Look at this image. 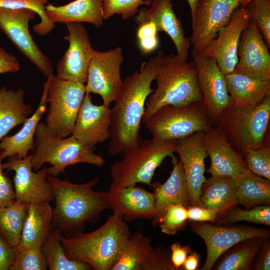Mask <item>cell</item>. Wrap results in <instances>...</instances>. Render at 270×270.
I'll return each instance as SVG.
<instances>
[{
	"label": "cell",
	"instance_id": "7dc6e473",
	"mask_svg": "<svg viewBox=\"0 0 270 270\" xmlns=\"http://www.w3.org/2000/svg\"><path fill=\"white\" fill-rule=\"evenodd\" d=\"M16 257L15 248L9 246L0 234V270H9Z\"/></svg>",
	"mask_w": 270,
	"mask_h": 270
},
{
	"label": "cell",
	"instance_id": "cb8c5ba5",
	"mask_svg": "<svg viewBox=\"0 0 270 270\" xmlns=\"http://www.w3.org/2000/svg\"><path fill=\"white\" fill-rule=\"evenodd\" d=\"M172 170L169 178L162 184H152L155 200V213L152 218L154 226L158 224L167 208L172 204H181L188 208L190 198L182 162L172 156Z\"/></svg>",
	"mask_w": 270,
	"mask_h": 270
},
{
	"label": "cell",
	"instance_id": "d4e9b609",
	"mask_svg": "<svg viewBox=\"0 0 270 270\" xmlns=\"http://www.w3.org/2000/svg\"><path fill=\"white\" fill-rule=\"evenodd\" d=\"M225 77L230 106L234 108H253L270 95V79L236 72Z\"/></svg>",
	"mask_w": 270,
	"mask_h": 270
},
{
	"label": "cell",
	"instance_id": "f5cc1de1",
	"mask_svg": "<svg viewBox=\"0 0 270 270\" xmlns=\"http://www.w3.org/2000/svg\"><path fill=\"white\" fill-rule=\"evenodd\" d=\"M190 10L191 14L194 12L197 0H186Z\"/></svg>",
	"mask_w": 270,
	"mask_h": 270
},
{
	"label": "cell",
	"instance_id": "f35d334b",
	"mask_svg": "<svg viewBox=\"0 0 270 270\" xmlns=\"http://www.w3.org/2000/svg\"><path fill=\"white\" fill-rule=\"evenodd\" d=\"M266 44L270 46V0H252L245 6Z\"/></svg>",
	"mask_w": 270,
	"mask_h": 270
},
{
	"label": "cell",
	"instance_id": "60d3db41",
	"mask_svg": "<svg viewBox=\"0 0 270 270\" xmlns=\"http://www.w3.org/2000/svg\"><path fill=\"white\" fill-rule=\"evenodd\" d=\"M41 248L16 250V259L9 270H48L46 260Z\"/></svg>",
	"mask_w": 270,
	"mask_h": 270
},
{
	"label": "cell",
	"instance_id": "11a10c76",
	"mask_svg": "<svg viewBox=\"0 0 270 270\" xmlns=\"http://www.w3.org/2000/svg\"><path fill=\"white\" fill-rule=\"evenodd\" d=\"M240 4V5L243 2L244 0H237Z\"/></svg>",
	"mask_w": 270,
	"mask_h": 270
},
{
	"label": "cell",
	"instance_id": "52a82bcc",
	"mask_svg": "<svg viewBox=\"0 0 270 270\" xmlns=\"http://www.w3.org/2000/svg\"><path fill=\"white\" fill-rule=\"evenodd\" d=\"M270 118V95L252 108L238 109L229 106L216 123L233 148L244 154L247 150L264 144Z\"/></svg>",
	"mask_w": 270,
	"mask_h": 270
},
{
	"label": "cell",
	"instance_id": "9a60e30c",
	"mask_svg": "<svg viewBox=\"0 0 270 270\" xmlns=\"http://www.w3.org/2000/svg\"><path fill=\"white\" fill-rule=\"evenodd\" d=\"M32 154L20 158L16 155L8 157L3 164L6 172L14 171L13 182L16 202L29 204L34 202H50L54 200L53 194L48 181L46 166L37 172L32 170Z\"/></svg>",
	"mask_w": 270,
	"mask_h": 270
},
{
	"label": "cell",
	"instance_id": "6da1fadb",
	"mask_svg": "<svg viewBox=\"0 0 270 270\" xmlns=\"http://www.w3.org/2000/svg\"><path fill=\"white\" fill-rule=\"evenodd\" d=\"M164 56L160 50L156 56L142 64L139 71L136 70L123 80L120 94L110 108L108 150L112 156L123 154L142 142L140 132L144 106L154 92L151 84Z\"/></svg>",
	"mask_w": 270,
	"mask_h": 270
},
{
	"label": "cell",
	"instance_id": "bcb514c9",
	"mask_svg": "<svg viewBox=\"0 0 270 270\" xmlns=\"http://www.w3.org/2000/svg\"><path fill=\"white\" fill-rule=\"evenodd\" d=\"M188 220L196 222H213L218 214L216 211L194 205L188 208Z\"/></svg>",
	"mask_w": 270,
	"mask_h": 270
},
{
	"label": "cell",
	"instance_id": "3957f363",
	"mask_svg": "<svg viewBox=\"0 0 270 270\" xmlns=\"http://www.w3.org/2000/svg\"><path fill=\"white\" fill-rule=\"evenodd\" d=\"M131 234L126 221L112 213L93 232L60 236L66 256L90 264L92 270H111Z\"/></svg>",
	"mask_w": 270,
	"mask_h": 270
},
{
	"label": "cell",
	"instance_id": "277c9868",
	"mask_svg": "<svg viewBox=\"0 0 270 270\" xmlns=\"http://www.w3.org/2000/svg\"><path fill=\"white\" fill-rule=\"evenodd\" d=\"M155 80L157 87L146 101L142 122L164 106L202 102L193 60H181L174 54L165 55Z\"/></svg>",
	"mask_w": 270,
	"mask_h": 270
},
{
	"label": "cell",
	"instance_id": "db71d44e",
	"mask_svg": "<svg viewBox=\"0 0 270 270\" xmlns=\"http://www.w3.org/2000/svg\"><path fill=\"white\" fill-rule=\"evenodd\" d=\"M252 0H244L240 6L245 7L246 4Z\"/></svg>",
	"mask_w": 270,
	"mask_h": 270
},
{
	"label": "cell",
	"instance_id": "f1b7e54d",
	"mask_svg": "<svg viewBox=\"0 0 270 270\" xmlns=\"http://www.w3.org/2000/svg\"><path fill=\"white\" fill-rule=\"evenodd\" d=\"M196 205L214 210L218 215L238 204L234 182L230 177L211 176L206 179Z\"/></svg>",
	"mask_w": 270,
	"mask_h": 270
},
{
	"label": "cell",
	"instance_id": "681fc988",
	"mask_svg": "<svg viewBox=\"0 0 270 270\" xmlns=\"http://www.w3.org/2000/svg\"><path fill=\"white\" fill-rule=\"evenodd\" d=\"M20 68L16 58L0 46V74L16 72Z\"/></svg>",
	"mask_w": 270,
	"mask_h": 270
},
{
	"label": "cell",
	"instance_id": "ee69618b",
	"mask_svg": "<svg viewBox=\"0 0 270 270\" xmlns=\"http://www.w3.org/2000/svg\"><path fill=\"white\" fill-rule=\"evenodd\" d=\"M171 252L162 246L152 247L144 270H176Z\"/></svg>",
	"mask_w": 270,
	"mask_h": 270
},
{
	"label": "cell",
	"instance_id": "1f68e13d",
	"mask_svg": "<svg viewBox=\"0 0 270 270\" xmlns=\"http://www.w3.org/2000/svg\"><path fill=\"white\" fill-rule=\"evenodd\" d=\"M268 237L256 236L236 244L223 254L215 269L217 270H248L258 252Z\"/></svg>",
	"mask_w": 270,
	"mask_h": 270
},
{
	"label": "cell",
	"instance_id": "f6af8a7d",
	"mask_svg": "<svg viewBox=\"0 0 270 270\" xmlns=\"http://www.w3.org/2000/svg\"><path fill=\"white\" fill-rule=\"evenodd\" d=\"M3 164L0 158V207H6L15 202L16 194L11 178L3 172Z\"/></svg>",
	"mask_w": 270,
	"mask_h": 270
},
{
	"label": "cell",
	"instance_id": "7402d4cb",
	"mask_svg": "<svg viewBox=\"0 0 270 270\" xmlns=\"http://www.w3.org/2000/svg\"><path fill=\"white\" fill-rule=\"evenodd\" d=\"M204 147L210 159L206 170L211 176L233 178L249 170L241 155L229 142L225 133L218 127L204 133Z\"/></svg>",
	"mask_w": 270,
	"mask_h": 270
},
{
	"label": "cell",
	"instance_id": "d6a6232c",
	"mask_svg": "<svg viewBox=\"0 0 270 270\" xmlns=\"http://www.w3.org/2000/svg\"><path fill=\"white\" fill-rule=\"evenodd\" d=\"M152 248L143 233L130 234L111 270H144Z\"/></svg>",
	"mask_w": 270,
	"mask_h": 270
},
{
	"label": "cell",
	"instance_id": "484cf974",
	"mask_svg": "<svg viewBox=\"0 0 270 270\" xmlns=\"http://www.w3.org/2000/svg\"><path fill=\"white\" fill-rule=\"evenodd\" d=\"M49 79L44 84L42 96L34 113L23 124L22 128L14 135L6 136L0 140V158L16 155L20 158L28 156L34 149V134L37 126L45 112L48 103Z\"/></svg>",
	"mask_w": 270,
	"mask_h": 270
},
{
	"label": "cell",
	"instance_id": "8d00e7d4",
	"mask_svg": "<svg viewBox=\"0 0 270 270\" xmlns=\"http://www.w3.org/2000/svg\"><path fill=\"white\" fill-rule=\"evenodd\" d=\"M238 222L270 226V207L268 204L260 205L248 210H242L235 206L228 212L222 220V224H232Z\"/></svg>",
	"mask_w": 270,
	"mask_h": 270
},
{
	"label": "cell",
	"instance_id": "8992f818",
	"mask_svg": "<svg viewBox=\"0 0 270 270\" xmlns=\"http://www.w3.org/2000/svg\"><path fill=\"white\" fill-rule=\"evenodd\" d=\"M177 140L147 139L124 152L122 160L110 168L112 182L109 189L136 186L138 183L150 186L156 169L166 157L174 155Z\"/></svg>",
	"mask_w": 270,
	"mask_h": 270
},
{
	"label": "cell",
	"instance_id": "ba28073f",
	"mask_svg": "<svg viewBox=\"0 0 270 270\" xmlns=\"http://www.w3.org/2000/svg\"><path fill=\"white\" fill-rule=\"evenodd\" d=\"M142 123L152 138L162 140H178L212 128L201 102L184 106H164Z\"/></svg>",
	"mask_w": 270,
	"mask_h": 270
},
{
	"label": "cell",
	"instance_id": "74e56055",
	"mask_svg": "<svg viewBox=\"0 0 270 270\" xmlns=\"http://www.w3.org/2000/svg\"><path fill=\"white\" fill-rule=\"evenodd\" d=\"M104 20L114 14L120 15L122 20L134 17L141 5L150 6L152 0H101Z\"/></svg>",
	"mask_w": 270,
	"mask_h": 270
},
{
	"label": "cell",
	"instance_id": "4fadbf2b",
	"mask_svg": "<svg viewBox=\"0 0 270 270\" xmlns=\"http://www.w3.org/2000/svg\"><path fill=\"white\" fill-rule=\"evenodd\" d=\"M192 56L202 95V107L212 122L216 123L231 104L225 75L214 59L202 54Z\"/></svg>",
	"mask_w": 270,
	"mask_h": 270
},
{
	"label": "cell",
	"instance_id": "f907efd6",
	"mask_svg": "<svg viewBox=\"0 0 270 270\" xmlns=\"http://www.w3.org/2000/svg\"><path fill=\"white\" fill-rule=\"evenodd\" d=\"M260 258L255 270H270V242L268 238L264 242L261 248Z\"/></svg>",
	"mask_w": 270,
	"mask_h": 270
},
{
	"label": "cell",
	"instance_id": "d590c367",
	"mask_svg": "<svg viewBox=\"0 0 270 270\" xmlns=\"http://www.w3.org/2000/svg\"><path fill=\"white\" fill-rule=\"evenodd\" d=\"M47 0H0V8L7 9L29 8L38 14L40 22L34 26L33 30L38 35L47 34L54 28L55 24L50 20L45 10Z\"/></svg>",
	"mask_w": 270,
	"mask_h": 270
},
{
	"label": "cell",
	"instance_id": "9c48e42d",
	"mask_svg": "<svg viewBox=\"0 0 270 270\" xmlns=\"http://www.w3.org/2000/svg\"><path fill=\"white\" fill-rule=\"evenodd\" d=\"M48 108L46 125L62 138L71 136L86 94V85L78 82L48 78Z\"/></svg>",
	"mask_w": 270,
	"mask_h": 270
},
{
	"label": "cell",
	"instance_id": "7a4b0ae2",
	"mask_svg": "<svg viewBox=\"0 0 270 270\" xmlns=\"http://www.w3.org/2000/svg\"><path fill=\"white\" fill-rule=\"evenodd\" d=\"M48 181L56 204L53 228L60 229L63 236L83 232L87 223L96 222L102 213L110 208L108 192L92 190L98 183L96 178L74 184L68 179L60 180L48 174Z\"/></svg>",
	"mask_w": 270,
	"mask_h": 270
},
{
	"label": "cell",
	"instance_id": "e0dca14e",
	"mask_svg": "<svg viewBox=\"0 0 270 270\" xmlns=\"http://www.w3.org/2000/svg\"><path fill=\"white\" fill-rule=\"evenodd\" d=\"M250 16L245 7L240 6L228 23L204 48L201 54L215 60L224 75L234 72L238 62V50L242 32Z\"/></svg>",
	"mask_w": 270,
	"mask_h": 270
},
{
	"label": "cell",
	"instance_id": "603a6c76",
	"mask_svg": "<svg viewBox=\"0 0 270 270\" xmlns=\"http://www.w3.org/2000/svg\"><path fill=\"white\" fill-rule=\"evenodd\" d=\"M110 208L125 221L153 218L155 213L154 193L136 186L109 189Z\"/></svg>",
	"mask_w": 270,
	"mask_h": 270
},
{
	"label": "cell",
	"instance_id": "44dd1931",
	"mask_svg": "<svg viewBox=\"0 0 270 270\" xmlns=\"http://www.w3.org/2000/svg\"><path fill=\"white\" fill-rule=\"evenodd\" d=\"M110 108L104 104H94L90 94L86 93L72 134L84 144L94 148L110 136Z\"/></svg>",
	"mask_w": 270,
	"mask_h": 270
},
{
	"label": "cell",
	"instance_id": "4dcf8cb0",
	"mask_svg": "<svg viewBox=\"0 0 270 270\" xmlns=\"http://www.w3.org/2000/svg\"><path fill=\"white\" fill-rule=\"evenodd\" d=\"M234 180L238 204L252 208L270 203V180L248 170L232 178Z\"/></svg>",
	"mask_w": 270,
	"mask_h": 270
},
{
	"label": "cell",
	"instance_id": "ab89813d",
	"mask_svg": "<svg viewBox=\"0 0 270 270\" xmlns=\"http://www.w3.org/2000/svg\"><path fill=\"white\" fill-rule=\"evenodd\" d=\"M248 168L252 173L270 180V148L264 144L249 148L244 154Z\"/></svg>",
	"mask_w": 270,
	"mask_h": 270
},
{
	"label": "cell",
	"instance_id": "d6986e66",
	"mask_svg": "<svg viewBox=\"0 0 270 270\" xmlns=\"http://www.w3.org/2000/svg\"><path fill=\"white\" fill-rule=\"evenodd\" d=\"M204 132H197L177 140L175 152L182 162L190 198V205H196L206 180L204 160L208 156L204 142Z\"/></svg>",
	"mask_w": 270,
	"mask_h": 270
},
{
	"label": "cell",
	"instance_id": "8fae6325",
	"mask_svg": "<svg viewBox=\"0 0 270 270\" xmlns=\"http://www.w3.org/2000/svg\"><path fill=\"white\" fill-rule=\"evenodd\" d=\"M124 59L122 50L120 46L106 52L94 50L85 84L86 93L100 95L107 106L115 102L122 86L120 66Z\"/></svg>",
	"mask_w": 270,
	"mask_h": 270
},
{
	"label": "cell",
	"instance_id": "2e32d148",
	"mask_svg": "<svg viewBox=\"0 0 270 270\" xmlns=\"http://www.w3.org/2000/svg\"><path fill=\"white\" fill-rule=\"evenodd\" d=\"M68 34L65 37L69 46L56 66L58 78L86 84L92 48L88 32L81 22L66 24Z\"/></svg>",
	"mask_w": 270,
	"mask_h": 270
},
{
	"label": "cell",
	"instance_id": "ffe728a7",
	"mask_svg": "<svg viewBox=\"0 0 270 270\" xmlns=\"http://www.w3.org/2000/svg\"><path fill=\"white\" fill-rule=\"evenodd\" d=\"M172 0H152L150 8L138 9L134 16L138 24L152 22L158 32H166L172 40L176 48V56L182 60H188L191 46L189 38L184 34L180 20L173 10Z\"/></svg>",
	"mask_w": 270,
	"mask_h": 270
},
{
	"label": "cell",
	"instance_id": "ac0fdd59",
	"mask_svg": "<svg viewBox=\"0 0 270 270\" xmlns=\"http://www.w3.org/2000/svg\"><path fill=\"white\" fill-rule=\"evenodd\" d=\"M238 57L233 72L270 79L269 48L254 20L250 17L240 36Z\"/></svg>",
	"mask_w": 270,
	"mask_h": 270
},
{
	"label": "cell",
	"instance_id": "b9f144b4",
	"mask_svg": "<svg viewBox=\"0 0 270 270\" xmlns=\"http://www.w3.org/2000/svg\"><path fill=\"white\" fill-rule=\"evenodd\" d=\"M188 220V208L181 204L170 205L158 224L162 233L174 235Z\"/></svg>",
	"mask_w": 270,
	"mask_h": 270
},
{
	"label": "cell",
	"instance_id": "c3c4849f",
	"mask_svg": "<svg viewBox=\"0 0 270 270\" xmlns=\"http://www.w3.org/2000/svg\"><path fill=\"white\" fill-rule=\"evenodd\" d=\"M171 260L176 269H180L184 264L188 256L192 252L188 245L182 246L179 242L172 244L170 246Z\"/></svg>",
	"mask_w": 270,
	"mask_h": 270
},
{
	"label": "cell",
	"instance_id": "f546056e",
	"mask_svg": "<svg viewBox=\"0 0 270 270\" xmlns=\"http://www.w3.org/2000/svg\"><path fill=\"white\" fill-rule=\"evenodd\" d=\"M22 89H7L0 86V140L16 126L24 124L32 113L25 103Z\"/></svg>",
	"mask_w": 270,
	"mask_h": 270
},
{
	"label": "cell",
	"instance_id": "836d02e7",
	"mask_svg": "<svg viewBox=\"0 0 270 270\" xmlns=\"http://www.w3.org/2000/svg\"><path fill=\"white\" fill-rule=\"evenodd\" d=\"M62 232L52 228L42 246V251L50 270H92L88 264L69 258L66 255L60 240Z\"/></svg>",
	"mask_w": 270,
	"mask_h": 270
},
{
	"label": "cell",
	"instance_id": "7bdbcfd3",
	"mask_svg": "<svg viewBox=\"0 0 270 270\" xmlns=\"http://www.w3.org/2000/svg\"><path fill=\"white\" fill-rule=\"evenodd\" d=\"M158 32L156 25L152 22L138 24L136 37L138 48L143 54H149L159 46Z\"/></svg>",
	"mask_w": 270,
	"mask_h": 270
},
{
	"label": "cell",
	"instance_id": "816d5d0a",
	"mask_svg": "<svg viewBox=\"0 0 270 270\" xmlns=\"http://www.w3.org/2000/svg\"><path fill=\"white\" fill-rule=\"evenodd\" d=\"M200 258V254L196 252H191L188 256L182 268L184 270H196L197 269Z\"/></svg>",
	"mask_w": 270,
	"mask_h": 270
},
{
	"label": "cell",
	"instance_id": "83f0119b",
	"mask_svg": "<svg viewBox=\"0 0 270 270\" xmlns=\"http://www.w3.org/2000/svg\"><path fill=\"white\" fill-rule=\"evenodd\" d=\"M46 12L50 21L64 24L86 22L99 28L103 24V10L101 0H75L62 6L48 4Z\"/></svg>",
	"mask_w": 270,
	"mask_h": 270
},
{
	"label": "cell",
	"instance_id": "5b68a950",
	"mask_svg": "<svg viewBox=\"0 0 270 270\" xmlns=\"http://www.w3.org/2000/svg\"><path fill=\"white\" fill-rule=\"evenodd\" d=\"M94 148L90 147L71 135L62 138L40 122L34 134V149L32 154V167L40 170L46 163L48 175L57 176L64 173L69 166L86 163L98 167L104 164V158L94 152Z\"/></svg>",
	"mask_w": 270,
	"mask_h": 270
},
{
	"label": "cell",
	"instance_id": "7c38bea8",
	"mask_svg": "<svg viewBox=\"0 0 270 270\" xmlns=\"http://www.w3.org/2000/svg\"><path fill=\"white\" fill-rule=\"evenodd\" d=\"M36 14L29 8H0V30L22 54L48 78L53 74L52 62L39 48L29 31V22L35 18Z\"/></svg>",
	"mask_w": 270,
	"mask_h": 270
},
{
	"label": "cell",
	"instance_id": "30bf717a",
	"mask_svg": "<svg viewBox=\"0 0 270 270\" xmlns=\"http://www.w3.org/2000/svg\"><path fill=\"white\" fill-rule=\"evenodd\" d=\"M240 6L237 0H197L191 14L192 56L202 54Z\"/></svg>",
	"mask_w": 270,
	"mask_h": 270
},
{
	"label": "cell",
	"instance_id": "e575fe53",
	"mask_svg": "<svg viewBox=\"0 0 270 270\" xmlns=\"http://www.w3.org/2000/svg\"><path fill=\"white\" fill-rule=\"evenodd\" d=\"M28 204L14 202L6 207H0V234L11 247L19 243L26 218Z\"/></svg>",
	"mask_w": 270,
	"mask_h": 270
},
{
	"label": "cell",
	"instance_id": "5bb4252c",
	"mask_svg": "<svg viewBox=\"0 0 270 270\" xmlns=\"http://www.w3.org/2000/svg\"><path fill=\"white\" fill-rule=\"evenodd\" d=\"M192 230L202 238L206 246V258L200 270L212 269L220 256L238 242L256 236L269 238L270 234L268 228L248 226H219L206 222L192 224Z\"/></svg>",
	"mask_w": 270,
	"mask_h": 270
},
{
	"label": "cell",
	"instance_id": "4316f807",
	"mask_svg": "<svg viewBox=\"0 0 270 270\" xmlns=\"http://www.w3.org/2000/svg\"><path fill=\"white\" fill-rule=\"evenodd\" d=\"M52 219L53 208L49 202L29 203L20 240L16 250L21 251L41 248L53 228Z\"/></svg>",
	"mask_w": 270,
	"mask_h": 270
}]
</instances>
